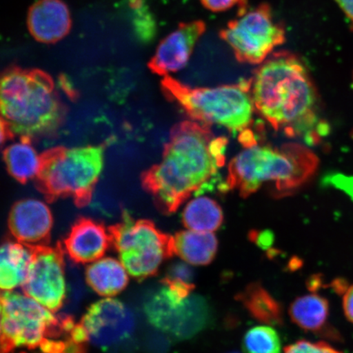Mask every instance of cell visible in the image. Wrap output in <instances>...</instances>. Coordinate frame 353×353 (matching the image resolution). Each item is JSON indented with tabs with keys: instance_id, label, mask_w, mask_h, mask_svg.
<instances>
[{
	"instance_id": "d6a6232c",
	"label": "cell",
	"mask_w": 353,
	"mask_h": 353,
	"mask_svg": "<svg viewBox=\"0 0 353 353\" xmlns=\"http://www.w3.org/2000/svg\"><path fill=\"white\" fill-rule=\"evenodd\" d=\"M353 24V0H334Z\"/></svg>"
},
{
	"instance_id": "d4e9b609",
	"label": "cell",
	"mask_w": 353,
	"mask_h": 353,
	"mask_svg": "<svg viewBox=\"0 0 353 353\" xmlns=\"http://www.w3.org/2000/svg\"><path fill=\"white\" fill-rule=\"evenodd\" d=\"M245 353H281L279 334L270 326L259 325L250 329L243 338Z\"/></svg>"
},
{
	"instance_id": "603a6c76",
	"label": "cell",
	"mask_w": 353,
	"mask_h": 353,
	"mask_svg": "<svg viewBox=\"0 0 353 353\" xmlns=\"http://www.w3.org/2000/svg\"><path fill=\"white\" fill-rule=\"evenodd\" d=\"M223 210L213 199L201 196L193 199L185 207L183 223L190 230L213 232L223 223Z\"/></svg>"
},
{
	"instance_id": "4fadbf2b",
	"label": "cell",
	"mask_w": 353,
	"mask_h": 353,
	"mask_svg": "<svg viewBox=\"0 0 353 353\" xmlns=\"http://www.w3.org/2000/svg\"><path fill=\"white\" fill-rule=\"evenodd\" d=\"M206 30L203 21L181 23L173 32L159 43L156 52L148 63L151 72L166 77L179 72L188 63L194 48Z\"/></svg>"
},
{
	"instance_id": "ba28073f",
	"label": "cell",
	"mask_w": 353,
	"mask_h": 353,
	"mask_svg": "<svg viewBox=\"0 0 353 353\" xmlns=\"http://www.w3.org/2000/svg\"><path fill=\"white\" fill-rule=\"evenodd\" d=\"M3 303L2 331L12 348L35 350L48 339L66 336L76 325L72 316H54V312L28 295L1 293Z\"/></svg>"
},
{
	"instance_id": "d6986e66",
	"label": "cell",
	"mask_w": 353,
	"mask_h": 353,
	"mask_svg": "<svg viewBox=\"0 0 353 353\" xmlns=\"http://www.w3.org/2000/svg\"><path fill=\"white\" fill-rule=\"evenodd\" d=\"M32 251L15 241L0 244V292L22 286L28 278Z\"/></svg>"
},
{
	"instance_id": "cb8c5ba5",
	"label": "cell",
	"mask_w": 353,
	"mask_h": 353,
	"mask_svg": "<svg viewBox=\"0 0 353 353\" xmlns=\"http://www.w3.org/2000/svg\"><path fill=\"white\" fill-rule=\"evenodd\" d=\"M161 283L176 302L182 303L196 288L195 272L186 263L174 262L167 268Z\"/></svg>"
},
{
	"instance_id": "30bf717a",
	"label": "cell",
	"mask_w": 353,
	"mask_h": 353,
	"mask_svg": "<svg viewBox=\"0 0 353 353\" xmlns=\"http://www.w3.org/2000/svg\"><path fill=\"white\" fill-rule=\"evenodd\" d=\"M143 311L153 327L178 341L196 336L208 327L212 320L210 304L204 297L190 295L178 303L163 286L145 300Z\"/></svg>"
},
{
	"instance_id": "83f0119b",
	"label": "cell",
	"mask_w": 353,
	"mask_h": 353,
	"mask_svg": "<svg viewBox=\"0 0 353 353\" xmlns=\"http://www.w3.org/2000/svg\"><path fill=\"white\" fill-rule=\"evenodd\" d=\"M201 2L207 10L214 12L227 11L236 6L241 8L248 6L246 0H201Z\"/></svg>"
},
{
	"instance_id": "836d02e7",
	"label": "cell",
	"mask_w": 353,
	"mask_h": 353,
	"mask_svg": "<svg viewBox=\"0 0 353 353\" xmlns=\"http://www.w3.org/2000/svg\"><path fill=\"white\" fill-rule=\"evenodd\" d=\"M228 353H239V352H228Z\"/></svg>"
},
{
	"instance_id": "7a4b0ae2",
	"label": "cell",
	"mask_w": 353,
	"mask_h": 353,
	"mask_svg": "<svg viewBox=\"0 0 353 353\" xmlns=\"http://www.w3.org/2000/svg\"><path fill=\"white\" fill-rule=\"evenodd\" d=\"M228 143L204 123L183 121L172 128L161 161L141 176L158 210L174 214L208 183L226 161Z\"/></svg>"
},
{
	"instance_id": "e0dca14e",
	"label": "cell",
	"mask_w": 353,
	"mask_h": 353,
	"mask_svg": "<svg viewBox=\"0 0 353 353\" xmlns=\"http://www.w3.org/2000/svg\"><path fill=\"white\" fill-rule=\"evenodd\" d=\"M290 319L306 331L339 339V334L328 325L327 300L316 294L303 295L294 300L289 310Z\"/></svg>"
},
{
	"instance_id": "ac0fdd59",
	"label": "cell",
	"mask_w": 353,
	"mask_h": 353,
	"mask_svg": "<svg viewBox=\"0 0 353 353\" xmlns=\"http://www.w3.org/2000/svg\"><path fill=\"white\" fill-rule=\"evenodd\" d=\"M128 272L121 262L114 258H101L86 268L88 286L100 296L110 298L122 292L129 284Z\"/></svg>"
},
{
	"instance_id": "4dcf8cb0",
	"label": "cell",
	"mask_w": 353,
	"mask_h": 353,
	"mask_svg": "<svg viewBox=\"0 0 353 353\" xmlns=\"http://www.w3.org/2000/svg\"><path fill=\"white\" fill-rule=\"evenodd\" d=\"M2 312H3V303L1 294H0V353H11L13 352L12 348L8 345L6 338L3 337L2 331Z\"/></svg>"
},
{
	"instance_id": "52a82bcc",
	"label": "cell",
	"mask_w": 353,
	"mask_h": 353,
	"mask_svg": "<svg viewBox=\"0 0 353 353\" xmlns=\"http://www.w3.org/2000/svg\"><path fill=\"white\" fill-rule=\"evenodd\" d=\"M108 229L112 248L128 273L139 281L157 275L162 263L175 255L174 236L151 220H136L123 211L121 222Z\"/></svg>"
},
{
	"instance_id": "44dd1931",
	"label": "cell",
	"mask_w": 353,
	"mask_h": 353,
	"mask_svg": "<svg viewBox=\"0 0 353 353\" xmlns=\"http://www.w3.org/2000/svg\"><path fill=\"white\" fill-rule=\"evenodd\" d=\"M236 299L256 321L270 325L283 323L281 303L259 282L250 284Z\"/></svg>"
},
{
	"instance_id": "e575fe53",
	"label": "cell",
	"mask_w": 353,
	"mask_h": 353,
	"mask_svg": "<svg viewBox=\"0 0 353 353\" xmlns=\"http://www.w3.org/2000/svg\"><path fill=\"white\" fill-rule=\"evenodd\" d=\"M22 353H25V352H22Z\"/></svg>"
},
{
	"instance_id": "2e32d148",
	"label": "cell",
	"mask_w": 353,
	"mask_h": 353,
	"mask_svg": "<svg viewBox=\"0 0 353 353\" xmlns=\"http://www.w3.org/2000/svg\"><path fill=\"white\" fill-rule=\"evenodd\" d=\"M28 26L37 41L54 43L70 33L72 17L68 6L61 0H39L29 10Z\"/></svg>"
},
{
	"instance_id": "8fae6325",
	"label": "cell",
	"mask_w": 353,
	"mask_h": 353,
	"mask_svg": "<svg viewBox=\"0 0 353 353\" xmlns=\"http://www.w3.org/2000/svg\"><path fill=\"white\" fill-rule=\"evenodd\" d=\"M32 251L28 278L22 290L26 295L52 312L64 305L66 299L65 260L61 243L54 247H35Z\"/></svg>"
},
{
	"instance_id": "5bb4252c",
	"label": "cell",
	"mask_w": 353,
	"mask_h": 353,
	"mask_svg": "<svg viewBox=\"0 0 353 353\" xmlns=\"http://www.w3.org/2000/svg\"><path fill=\"white\" fill-rule=\"evenodd\" d=\"M8 228L17 242L28 247L50 245L54 220L48 206L37 199H24L13 205Z\"/></svg>"
},
{
	"instance_id": "ffe728a7",
	"label": "cell",
	"mask_w": 353,
	"mask_h": 353,
	"mask_svg": "<svg viewBox=\"0 0 353 353\" xmlns=\"http://www.w3.org/2000/svg\"><path fill=\"white\" fill-rule=\"evenodd\" d=\"M175 254L196 266H206L214 261L219 242L212 232L181 231L174 236Z\"/></svg>"
},
{
	"instance_id": "7c38bea8",
	"label": "cell",
	"mask_w": 353,
	"mask_h": 353,
	"mask_svg": "<svg viewBox=\"0 0 353 353\" xmlns=\"http://www.w3.org/2000/svg\"><path fill=\"white\" fill-rule=\"evenodd\" d=\"M79 325L86 335L87 343L101 350L112 351L134 336V313L120 300L105 298L87 309Z\"/></svg>"
},
{
	"instance_id": "7402d4cb",
	"label": "cell",
	"mask_w": 353,
	"mask_h": 353,
	"mask_svg": "<svg viewBox=\"0 0 353 353\" xmlns=\"http://www.w3.org/2000/svg\"><path fill=\"white\" fill-rule=\"evenodd\" d=\"M32 140L21 138L3 151L8 173L21 183L37 178L41 170V154L33 147Z\"/></svg>"
},
{
	"instance_id": "9a60e30c",
	"label": "cell",
	"mask_w": 353,
	"mask_h": 353,
	"mask_svg": "<svg viewBox=\"0 0 353 353\" xmlns=\"http://www.w3.org/2000/svg\"><path fill=\"white\" fill-rule=\"evenodd\" d=\"M63 245L65 254L74 263H94L112 247L109 229L92 219L79 218L72 225Z\"/></svg>"
},
{
	"instance_id": "484cf974",
	"label": "cell",
	"mask_w": 353,
	"mask_h": 353,
	"mask_svg": "<svg viewBox=\"0 0 353 353\" xmlns=\"http://www.w3.org/2000/svg\"><path fill=\"white\" fill-rule=\"evenodd\" d=\"M134 10V25L136 34L144 42L151 41L156 34L157 25L144 0H129Z\"/></svg>"
},
{
	"instance_id": "5b68a950",
	"label": "cell",
	"mask_w": 353,
	"mask_h": 353,
	"mask_svg": "<svg viewBox=\"0 0 353 353\" xmlns=\"http://www.w3.org/2000/svg\"><path fill=\"white\" fill-rule=\"evenodd\" d=\"M161 87L165 98L179 105L192 120L226 128L238 134L245 148L258 143L252 130L255 108L250 79L235 85L192 88L166 76Z\"/></svg>"
},
{
	"instance_id": "8992f818",
	"label": "cell",
	"mask_w": 353,
	"mask_h": 353,
	"mask_svg": "<svg viewBox=\"0 0 353 353\" xmlns=\"http://www.w3.org/2000/svg\"><path fill=\"white\" fill-rule=\"evenodd\" d=\"M104 153L103 145L48 150L41 154L39 191L50 202L72 198L81 208L88 205L103 170Z\"/></svg>"
},
{
	"instance_id": "f546056e",
	"label": "cell",
	"mask_w": 353,
	"mask_h": 353,
	"mask_svg": "<svg viewBox=\"0 0 353 353\" xmlns=\"http://www.w3.org/2000/svg\"><path fill=\"white\" fill-rule=\"evenodd\" d=\"M250 238L259 248L265 250H270L274 241V236L270 231H254L250 234Z\"/></svg>"
},
{
	"instance_id": "3957f363",
	"label": "cell",
	"mask_w": 353,
	"mask_h": 353,
	"mask_svg": "<svg viewBox=\"0 0 353 353\" xmlns=\"http://www.w3.org/2000/svg\"><path fill=\"white\" fill-rule=\"evenodd\" d=\"M319 163L316 154L303 145L257 143L232 159L220 189L235 190L245 198L269 186L276 196H287L312 178Z\"/></svg>"
},
{
	"instance_id": "9c48e42d",
	"label": "cell",
	"mask_w": 353,
	"mask_h": 353,
	"mask_svg": "<svg viewBox=\"0 0 353 353\" xmlns=\"http://www.w3.org/2000/svg\"><path fill=\"white\" fill-rule=\"evenodd\" d=\"M219 35L237 61L251 65L261 64L285 41L284 26L275 20L268 3L239 8L236 19L229 21Z\"/></svg>"
},
{
	"instance_id": "277c9868",
	"label": "cell",
	"mask_w": 353,
	"mask_h": 353,
	"mask_svg": "<svg viewBox=\"0 0 353 353\" xmlns=\"http://www.w3.org/2000/svg\"><path fill=\"white\" fill-rule=\"evenodd\" d=\"M0 117L13 135L32 140L54 134L65 108L50 74L12 68L0 77Z\"/></svg>"
},
{
	"instance_id": "1f68e13d",
	"label": "cell",
	"mask_w": 353,
	"mask_h": 353,
	"mask_svg": "<svg viewBox=\"0 0 353 353\" xmlns=\"http://www.w3.org/2000/svg\"><path fill=\"white\" fill-rule=\"evenodd\" d=\"M14 135L8 128L7 123L3 119L0 117V145H3L6 141L13 138Z\"/></svg>"
},
{
	"instance_id": "4316f807",
	"label": "cell",
	"mask_w": 353,
	"mask_h": 353,
	"mask_svg": "<svg viewBox=\"0 0 353 353\" xmlns=\"http://www.w3.org/2000/svg\"><path fill=\"white\" fill-rule=\"evenodd\" d=\"M284 353H342L330 347L329 344L320 342L312 343L300 341L286 347Z\"/></svg>"
},
{
	"instance_id": "f1b7e54d",
	"label": "cell",
	"mask_w": 353,
	"mask_h": 353,
	"mask_svg": "<svg viewBox=\"0 0 353 353\" xmlns=\"http://www.w3.org/2000/svg\"><path fill=\"white\" fill-rule=\"evenodd\" d=\"M339 293L343 294V311L347 319L353 323V284L348 285L341 281L337 289Z\"/></svg>"
},
{
	"instance_id": "6da1fadb",
	"label": "cell",
	"mask_w": 353,
	"mask_h": 353,
	"mask_svg": "<svg viewBox=\"0 0 353 353\" xmlns=\"http://www.w3.org/2000/svg\"><path fill=\"white\" fill-rule=\"evenodd\" d=\"M255 112L276 131L319 143L328 132L306 65L290 52H273L250 79Z\"/></svg>"
}]
</instances>
